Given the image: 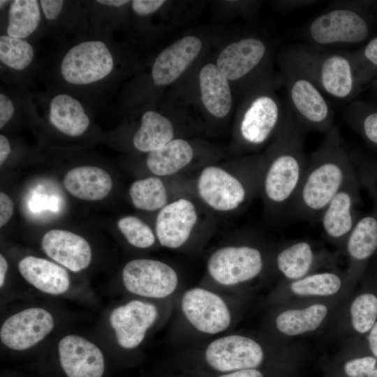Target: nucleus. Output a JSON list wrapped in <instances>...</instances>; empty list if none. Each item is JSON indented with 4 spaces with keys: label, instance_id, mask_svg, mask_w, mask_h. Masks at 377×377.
I'll return each instance as SVG.
<instances>
[{
    "label": "nucleus",
    "instance_id": "nucleus-1",
    "mask_svg": "<svg viewBox=\"0 0 377 377\" xmlns=\"http://www.w3.org/2000/svg\"><path fill=\"white\" fill-rule=\"evenodd\" d=\"M356 174L337 127L311 154L298 191L288 212L293 220H316L333 197Z\"/></svg>",
    "mask_w": 377,
    "mask_h": 377
},
{
    "label": "nucleus",
    "instance_id": "nucleus-2",
    "mask_svg": "<svg viewBox=\"0 0 377 377\" xmlns=\"http://www.w3.org/2000/svg\"><path fill=\"white\" fill-rule=\"evenodd\" d=\"M306 131L288 107L262 182L266 200L277 209L288 212L303 179L308 164L304 149Z\"/></svg>",
    "mask_w": 377,
    "mask_h": 377
},
{
    "label": "nucleus",
    "instance_id": "nucleus-3",
    "mask_svg": "<svg viewBox=\"0 0 377 377\" xmlns=\"http://www.w3.org/2000/svg\"><path fill=\"white\" fill-rule=\"evenodd\" d=\"M116 67L117 57L108 34L94 31L65 48L55 73L66 89L93 90L109 83Z\"/></svg>",
    "mask_w": 377,
    "mask_h": 377
},
{
    "label": "nucleus",
    "instance_id": "nucleus-4",
    "mask_svg": "<svg viewBox=\"0 0 377 377\" xmlns=\"http://www.w3.org/2000/svg\"><path fill=\"white\" fill-rule=\"evenodd\" d=\"M283 57L306 75L322 91L346 100L355 93L357 80L348 54L330 52L308 45L288 47Z\"/></svg>",
    "mask_w": 377,
    "mask_h": 377
},
{
    "label": "nucleus",
    "instance_id": "nucleus-5",
    "mask_svg": "<svg viewBox=\"0 0 377 377\" xmlns=\"http://www.w3.org/2000/svg\"><path fill=\"white\" fill-rule=\"evenodd\" d=\"M281 68L289 107L307 131L328 133L334 125V112L323 92L295 66L282 57Z\"/></svg>",
    "mask_w": 377,
    "mask_h": 377
},
{
    "label": "nucleus",
    "instance_id": "nucleus-6",
    "mask_svg": "<svg viewBox=\"0 0 377 377\" xmlns=\"http://www.w3.org/2000/svg\"><path fill=\"white\" fill-rule=\"evenodd\" d=\"M369 27L356 8L343 3L314 18L308 25L309 39L316 45L355 44L368 36Z\"/></svg>",
    "mask_w": 377,
    "mask_h": 377
},
{
    "label": "nucleus",
    "instance_id": "nucleus-7",
    "mask_svg": "<svg viewBox=\"0 0 377 377\" xmlns=\"http://www.w3.org/2000/svg\"><path fill=\"white\" fill-rule=\"evenodd\" d=\"M29 103L42 110L50 125L66 136L80 137L90 126L87 104L71 92L53 91L40 97L29 98Z\"/></svg>",
    "mask_w": 377,
    "mask_h": 377
},
{
    "label": "nucleus",
    "instance_id": "nucleus-8",
    "mask_svg": "<svg viewBox=\"0 0 377 377\" xmlns=\"http://www.w3.org/2000/svg\"><path fill=\"white\" fill-rule=\"evenodd\" d=\"M125 288L131 293L151 298H163L177 286V275L168 265L156 260L135 259L127 263L122 272Z\"/></svg>",
    "mask_w": 377,
    "mask_h": 377
},
{
    "label": "nucleus",
    "instance_id": "nucleus-9",
    "mask_svg": "<svg viewBox=\"0 0 377 377\" xmlns=\"http://www.w3.org/2000/svg\"><path fill=\"white\" fill-rule=\"evenodd\" d=\"M263 267L260 251L249 246L219 249L211 256L207 264L210 276L225 286L250 280L261 272Z\"/></svg>",
    "mask_w": 377,
    "mask_h": 377
},
{
    "label": "nucleus",
    "instance_id": "nucleus-10",
    "mask_svg": "<svg viewBox=\"0 0 377 377\" xmlns=\"http://www.w3.org/2000/svg\"><path fill=\"white\" fill-rule=\"evenodd\" d=\"M269 91H259L249 101L239 125L242 140L250 145L265 142L274 132L279 130L285 114L280 104Z\"/></svg>",
    "mask_w": 377,
    "mask_h": 377
},
{
    "label": "nucleus",
    "instance_id": "nucleus-11",
    "mask_svg": "<svg viewBox=\"0 0 377 377\" xmlns=\"http://www.w3.org/2000/svg\"><path fill=\"white\" fill-rule=\"evenodd\" d=\"M360 187L355 174L338 191L321 213L319 220L328 239L334 242H346L361 217L357 209L360 203Z\"/></svg>",
    "mask_w": 377,
    "mask_h": 377
},
{
    "label": "nucleus",
    "instance_id": "nucleus-12",
    "mask_svg": "<svg viewBox=\"0 0 377 377\" xmlns=\"http://www.w3.org/2000/svg\"><path fill=\"white\" fill-rule=\"evenodd\" d=\"M54 327V319L47 310L32 307L8 318L0 330L1 342L14 350L29 349L42 341Z\"/></svg>",
    "mask_w": 377,
    "mask_h": 377
},
{
    "label": "nucleus",
    "instance_id": "nucleus-13",
    "mask_svg": "<svg viewBox=\"0 0 377 377\" xmlns=\"http://www.w3.org/2000/svg\"><path fill=\"white\" fill-rule=\"evenodd\" d=\"M205 359L220 371H239L259 366L263 359L260 346L239 335H229L213 341L207 348Z\"/></svg>",
    "mask_w": 377,
    "mask_h": 377
},
{
    "label": "nucleus",
    "instance_id": "nucleus-14",
    "mask_svg": "<svg viewBox=\"0 0 377 377\" xmlns=\"http://www.w3.org/2000/svg\"><path fill=\"white\" fill-rule=\"evenodd\" d=\"M182 309L188 320L205 333H219L230 323V313L224 301L216 294L201 288L184 293Z\"/></svg>",
    "mask_w": 377,
    "mask_h": 377
},
{
    "label": "nucleus",
    "instance_id": "nucleus-15",
    "mask_svg": "<svg viewBox=\"0 0 377 377\" xmlns=\"http://www.w3.org/2000/svg\"><path fill=\"white\" fill-rule=\"evenodd\" d=\"M200 198L218 211H231L239 207L247 198L248 189L240 179L217 166L202 170L198 179Z\"/></svg>",
    "mask_w": 377,
    "mask_h": 377
},
{
    "label": "nucleus",
    "instance_id": "nucleus-16",
    "mask_svg": "<svg viewBox=\"0 0 377 377\" xmlns=\"http://www.w3.org/2000/svg\"><path fill=\"white\" fill-rule=\"evenodd\" d=\"M59 363L66 377H103L105 358L100 348L86 339L70 334L58 346Z\"/></svg>",
    "mask_w": 377,
    "mask_h": 377
},
{
    "label": "nucleus",
    "instance_id": "nucleus-17",
    "mask_svg": "<svg viewBox=\"0 0 377 377\" xmlns=\"http://www.w3.org/2000/svg\"><path fill=\"white\" fill-rule=\"evenodd\" d=\"M156 306L147 302L133 300L114 309L110 316L118 343L131 349L140 344L146 332L157 317Z\"/></svg>",
    "mask_w": 377,
    "mask_h": 377
},
{
    "label": "nucleus",
    "instance_id": "nucleus-18",
    "mask_svg": "<svg viewBox=\"0 0 377 377\" xmlns=\"http://www.w3.org/2000/svg\"><path fill=\"white\" fill-rule=\"evenodd\" d=\"M194 205L181 198L166 205L158 212L156 221V233L160 244L176 249L188 239L197 221Z\"/></svg>",
    "mask_w": 377,
    "mask_h": 377
},
{
    "label": "nucleus",
    "instance_id": "nucleus-19",
    "mask_svg": "<svg viewBox=\"0 0 377 377\" xmlns=\"http://www.w3.org/2000/svg\"><path fill=\"white\" fill-rule=\"evenodd\" d=\"M267 54L260 39L247 37L229 44L219 54L216 66L228 80H237L255 71Z\"/></svg>",
    "mask_w": 377,
    "mask_h": 377
},
{
    "label": "nucleus",
    "instance_id": "nucleus-20",
    "mask_svg": "<svg viewBox=\"0 0 377 377\" xmlns=\"http://www.w3.org/2000/svg\"><path fill=\"white\" fill-rule=\"evenodd\" d=\"M41 246L47 256L72 272H80L91 263L89 244L83 237L71 231H47L42 238Z\"/></svg>",
    "mask_w": 377,
    "mask_h": 377
},
{
    "label": "nucleus",
    "instance_id": "nucleus-21",
    "mask_svg": "<svg viewBox=\"0 0 377 377\" xmlns=\"http://www.w3.org/2000/svg\"><path fill=\"white\" fill-rule=\"evenodd\" d=\"M202 49L195 36H184L164 49L156 58L151 71L153 83L168 85L175 81L189 66Z\"/></svg>",
    "mask_w": 377,
    "mask_h": 377
},
{
    "label": "nucleus",
    "instance_id": "nucleus-22",
    "mask_svg": "<svg viewBox=\"0 0 377 377\" xmlns=\"http://www.w3.org/2000/svg\"><path fill=\"white\" fill-rule=\"evenodd\" d=\"M18 269L27 281L47 294L64 293L70 286L68 272L58 264L44 258L26 256L19 262Z\"/></svg>",
    "mask_w": 377,
    "mask_h": 377
},
{
    "label": "nucleus",
    "instance_id": "nucleus-23",
    "mask_svg": "<svg viewBox=\"0 0 377 377\" xmlns=\"http://www.w3.org/2000/svg\"><path fill=\"white\" fill-rule=\"evenodd\" d=\"M64 186L73 196L87 201L105 198L112 188V179L103 169L82 165L68 170L64 177Z\"/></svg>",
    "mask_w": 377,
    "mask_h": 377
},
{
    "label": "nucleus",
    "instance_id": "nucleus-24",
    "mask_svg": "<svg viewBox=\"0 0 377 377\" xmlns=\"http://www.w3.org/2000/svg\"><path fill=\"white\" fill-rule=\"evenodd\" d=\"M199 84L201 99L207 111L222 118L230 111L232 94L228 80L214 64H207L200 70Z\"/></svg>",
    "mask_w": 377,
    "mask_h": 377
},
{
    "label": "nucleus",
    "instance_id": "nucleus-25",
    "mask_svg": "<svg viewBox=\"0 0 377 377\" xmlns=\"http://www.w3.org/2000/svg\"><path fill=\"white\" fill-rule=\"evenodd\" d=\"M173 136L170 121L156 111L147 110L141 117L140 125L133 137V144L138 151L149 153L164 147Z\"/></svg>",
    "mask_w": 377,
    "mask_h": 377
},
{
    "label": "nucleus",
    "instance_id": "nucleus-26",
    "mask_svg": "<svg viewBox=\"0 0 377 377\" xmlns=\"http://www.w3.org/2000/svg\"><path fill=\"white\" fill-rule=\"evenodd\" d=\"M7 10L6 35L27 40L40 28L43 16L37 0L11 1Z\"/></svg>",
    "mask_w": 377,
    "mask_h": 377
},
{
    "label": "nucleus",
    "instance_id": "nucleus-27",
    "mask_svg": "<svg viewBox=\"0 0 377 377\" xmlns=\"http://www.w3.org/2000/svg\"><path fill=\"white\" fill-rule=\"evenodd\" d=\"M193 151L183 139L172 140L162 148L148 153L146 163L149 170L157 176L173 175L192 160Z\"/></svg>",
    "mask_w": 377,
    "mask_h": 377
},
{
    "label": "nucleus",
    "instance_id": "nucleus-28",
    "mask_svg": "<svg viewBox=\"0 0 377 377\" xmlns=\"http://www.w3.org/2000/svg\"><path fill=\"white\" fill-rule=\"evenodd\" d=\"M346 242L347 252L355 263L374 255L377 251V209L360 218Z\"/></svg>",
    "mask_w": 377,
    "mask_h": 377
},
{
    "label": "nucleus",
    "instance_id": "nucleus-29",
    "mask_svg": "<svg viewBox=\"0 0 377 377\" xmlns=\"http://www.w3.org/2000/svg\"><path fill=\"white\" fill-rule=\"evenodd\" d=\"M327 313V307L321 304L303 309L283 311L276 320L277 329L282 333L294 336L316 330Z\"/></svg>",
    "mask_w": 377,
    "mask_h": 377
},
{
    "label": "nucleus",
    "instance_id": "nucleus-30",
    "mask_svg": "<svg viewBox=\"0 0 377 377\" xmlns=\"http://www.w3.org/2000/svg\"><path fill=\"white\" fill-rule=\"evenodd\" d=\"M315 261L311 245L304 241L290 244L276 256L279 271L288 279H300L310 271Z\"/></svg>",
    "mask_w": 377,
    "mask_h": 377
},
{
    "label": "nucleus",
    "instance_id": "nucleus-31",
    "mask_svg": "<svg viewBox=\"0 0 377 377\" xmlns=\"http://www.w3.org/2000/svg\"><path fill=\"white\" fill-rule=\"evenodd\" d=\"M36 51L27 40L10 37L6 34L0 36L1 67L15 73L29 70L36 59Z\"/></svg>",
    "mask_w": 377,
    "mask_h": 377
},
{
    "label": "nucleus",
    "instance_id": "nucleus-32",
    "mask_svg": "<svg viewBox=\"0 0 377 377\" xmlns=\"http://www.w3.org/2000/svg\"><path fill=\"white\" fill-rule=\"evenodd\" d=\"M129 195L136 208L146 211L162 209L168 200L165 187L156 177L135 181L130 187Z\"/></svg>",
    "mask_w": 377,
    "mask_h": 377
},
{
    "label": "nucleus",
    "instance_id": "nucleus-33",
    "mask_svg": "<svg viewBox=\"0 0 377 377\" xmlns=\"http://www.w3.org/2000/svg\"><path fill=\"white\" fill-rule=\"evenodd\" d=\"M341 286V281L334 273L323 272L311 274L295 280L291 290L299 295L328 296L335 294Z\"/></svg>",
    "mask_w": 377,
    "mask_h": 377
},
{
    "label": "nucleus",
    "instance_id": "nucleus-34",
    "mask_svg": "<svg viewBox=\"0 0 377 377\" xmlns=\"http://www.w3.org/2000/svg\"><path fill=\"white\" fill-rule=\"evenodd\" d=\"M345 121L366 140L377 145V110L363 111L353 103L343 111Z\"/></svg>",
    "mask_w": 377,
    "mask_h": 377
},
{
    "label": "nucleus",
    "instance_id": "nucleus-35",
    "mask_svg": "<svg viewBox=\"0 0 377 377\" xmlns=\"http://www.w3.org/2000/svg\"><path fill=\"white\" fill-rule=\"evenodd\" d=\"M352 325L359 333L369 331L377 318V297L371 293L357 297L350 306Z\"/></svg>",
    "mask_w": 377,
    "mask_h": 377
},
{
    "label": "nucleus",
    "instance_id": "nucleus-36",
    "mask_svg": "<svg viewBox=\"0 0 377 377\" xmlns=\"http://www.w3.org/2000/svg\"><path fill=\"white\" fill-rule=\"evenodd\" d=\"M117 226L128 242L135 247L149 248L155 242L150 227L136 216H126L121 218L117 222Z\"/></svg>",
    "mask_w": 377,
    "mask_h": 377
},
{
    "label": "nucleus",
    "instance_id": "nucleus-37",
    "mask_svg": "<svg viewBox=\"0 0 377 377\" xmlns=\"http://www.w3.org/2000/svg\"><path fill=\"white\" fill-rule=\"evenodd\" d=\"M350 154L360 184L368 191L377 209V159Z\"/></svg>",
    "mask_w": 377,
    "mask_h": 377
},
{
    "label": "nucleus",
    "instance_id": "nucleus-38",
    "mask_svg": "<svg viewBox=\"0 0 377 377\" xmlns=\"http://www.w3.org/2000/svg\"><path fill=\"white\" fill-rule=\"evenodd\" d=\"M376 360L371 356L355 358L344 365L349 377H377Z\"/></svg>",
    "mask_w": 377,
    "mask_h": 377
},
{
    "label": "nucleus",
    "instance_id": "nucleus-39",
    "mask_svg": "<svg viewBox=\"0 0 377 377\" xmlns=\"http://www.w3.org/2000/svg\"><path fill=\"white\" fill-rule=\"evenodd\" d=\"M19 110L18 103L8 92L1 91L0 93V128H3L14 117L16 110Z\"/></svg>",
    "mask_w": 377,
    "mask_h": 377
},
{
    "label": "nucleus",
    "instance_id": "nucleus-40",
    "mask_svg": "<svg viewBox=\"0 0 377 377\" xmlns=\"http://www.w3.org/2000/svg\"><path fill=\"white\" fill-rule=\"evenodd\" d=\"M348 54L353 65L365 61L367 65L377 68V37L367 43L360 54Z\"/></svg>",
    "mask_w": 377,
    "mask_h": 377
},
{
    "label": "nucleus",
    "instance_id": "nucleus-41",
    "mask_svg": "<svg viewBox=\"0 0 377 377\" xmlns=\"http://www.w3.org/2000/svg\"><path fill=\"white\" fill-rule=\"evenodd\" d=\"M165 2L163 0H133L131 5L135 15L147 16L157 11Z\"/></svg>",
    "mask_w": 377,
    "mask_h": 377
},
{
    "label": "nucleus",
    "instance_id": "nucleus-42",
    "mask_svg": "<svg viewBox=\"0 0 377 377\" xmlns=\"http://www.w3.org/2000/svg\"><path fill=\"white\" fill-rule=\"evenodd\" d=\"M14 205L12 200L5 193H0V227L5 226L13 214Z\"/></svg>",
    "mask_w": 377,
    "mask_h": 377
},
{
    "label": "nucleus",
    "instance_id": "nucleus-43",
    "mask_svg": "<svg viewBox=\"0 0 377 377\" xmlns=\"http://www.w3.org/2000/svg\"><path fill=\"white\" fill-rule=\"evenodd\" d=\"M281 5V8L283 10L291 11L296 9L304 8L309 6H311L315 3H317V1L311 0H288L279 2Z\"/></svg>",
    "mask_w": 377,
    "mask_h": 377
},
{
    "label": "nucleus",
    "instance_id": "nucleus-44",
    "mask_svg": "<svg viewBox=\"0 0 377 377\" xmlns=\"http://www.w3.org/2000/svg\"><path fill=\"white\" fill-rule=\"evenodd\" d=\"M11 152V146L9 140L3 134L0 135V165L6 161Z\"/></svg>",
    "mask_w": 377,
    "mask_h": 377
},
{
    "label": "nucleus",
    "instance_id": "nucleus-45",
    "mask_svg": "<svg viewBox=\"0 0 377 377\" xmlns=\"http://www.w3.org/2000/svg\"><path fill=\"white\" fill-rule=\"evenodd\" d=\"M219 377H263L262 373L255 369H248L221 375Z\"/></svg>",
    "mask_w": 377,
    "mask_h": 377
},
{
    "label": "nucleus",
    "instance_id": "nucleus-46",
    "mask_svg": "<svg viewBox=\"0 0 377 377\" xmlns=\"http://www.w3.org/2000/svg\"><path fill=\"white\" fill-rule=\"evenodd\" d=\"M369 344L372 353L377 357V321H376L370 330Z\"/></svg>",
    "mask_w": 377,
    "mask_h": 377
},
{
    "label": "nucleus",
    "instance_id": "nucleus-47",
    "mask_svg": "<svg viewBox=\"0 0 377 377\" xmlns=\"http://www.w3.org/2000/svg\"><path fill=\"white\" fill-rule=\"evenodd\" d=\"M8 265L5 257L0 255V287L1 288L5 281L6 274L8 270Z\"/></svg>",
    "mask_w": 377,
    "mask_h": 377
},
{
    "label": "nucleus",
    "instance_id": "nucleus-48",
    "mask_svg": "<svg viewBox=\"0 0 377 377\" xmlns=\"http://www.w3.org/2000/svg\"><path fill=\"white\" fill-rule=\"evenodd\" d=\"M11 1H4V0H1L0 1V8H1V10H5V9H7Z\"/></svg>",
    "mask_w": 377,
    "mask_h": 377
}]
</instances>
